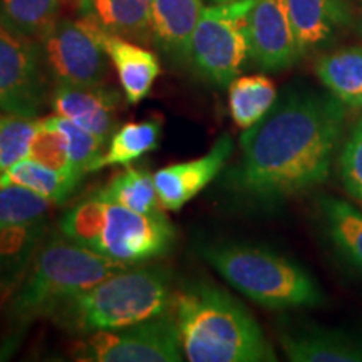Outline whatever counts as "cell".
Here are the masks:
<instances>
[{"mask_svg":"<svg viewBox=\"0 0 362 362\" xmlns=\"http://www.w3.org/2000/svg\"><path fill=\"white\" fill-rule=\"evenodd\" d=\"M346 123L332 94L292 93L240 136V161L228 181L260 202H277L322 185Z\"/></svg>","mask_w":362,"mask_h":362,"instance_id":"obj_1","label":"cell"},{"mask_svg":"<svg viewBox=\"0 0 362 362\" xmlns=\"http://www.w3.org/2000/svg\"><path fill=\"white\" fill-rule=\"evenodd\" d=\"M173 315L187 361H277L274 347L250 312L214 284L181 285L176 291Z\"/></svg>","mask_w":362,"mask_h":362,"instance_id":"obj_2","label":"cell"},{"mask_svg":"<svg viewBox=\"0 0 362 362\" xmlns=\"http://www.w3.org/2000/svg\"><path fill=\"white\" fill-rule=\"evenodd\" d=\"M176 291L161 265H134L116 272L89 291L67 298L51 319L72 334L119 329L173 314Z\"/></svg>","mask_w":362,"mask_h":362,"instance_id":"obj_3","label":"cell"},{"mask_svg":"<svg viewBox=\"0 0 362 362\" xmlns=\"http://www.w3.org/2000/svg\"><path fill=\"white\" fill-rule=\"evenodd\" d=\"M129 265L61 237L45 238L8 302V315L24 325L51 317L67 298L89 291Z\"/></svg>","mask_w":362,"mask_h":362,"instance_id":"obj_4","label":"cell"},{"mask_svg":"<svg viewBox=\"0 0 362 362\" xmlns=\"http://www.w3.org/2000/svg\"><path fill=\"white\" fill-rule=\"evenodd\" d=\"M200 255L233 288L265 309L285 310L324 304L322 288L309 272L270 248L218 242L200 247Z\"/></svg>","mask_w":362,"mask_h":362,"instance_id":"obj_5","label":"cell"},{"mask_svg":"<svg viewBox=\"0 0 362 362\" xmlns=\"http://www.w3.org/2000/svg\"><path fill=\"white\" fill-rule=\"evenodd\" d=\"M255 0H232L203 8L189 45V59L208 83L228 86L250 54L248 13Z\"/></svg>","mask_w":362,"mask_h":362,"instance_id":"obj_6","label":"cell"},{"mask_svg":"<svg viewBox=\"0 0 362 362\" xmlns=\"http://www.w3.org/2000/svg\"><path fill=\"white\" fill-rule=\"evenodd\" d=\"M74 357L88 362H178L185 354L175 315L166 314L88 334L76 344Z\"/></svg>","mask_w":362,"mask_h":362,"instance_id":"obj_7","label":"cell"},{"mask_svg":"<svg viewBox=\"0 0 362 362\" xmlns=\"http://www.w3.org/2000/svg\"><path fill=\"white\" fill-rule=\"evenodd\" d=\"M103 27L93 16L57 19L42 40L45 59L57 84L99 86L107 78V52L103 45Z\"/></svg>","mask_w":362,"mask_h":362,"instance_id":"obj_8","label":"cell"},{"mask_svg":"<svg viewBox=\"0 0 362 362\" xmlns=\"http://www.w3.org/2000/svg\"><path fill=\"white\" fill-rule=\"evenodd\" d=\"M175 240L176 228L165 211L139 214L107 202L98 253L129 267L143 265L166 255Z\"/></svg>","mask_w":362,"mask_h":362,"instance_id":"obj_9","label":"cell"},{"mask_svg":"<svg viewBox=\"0 0 362 362\" xmlns=\"http://www.w3.org/2000/svg\"><path fill=\"white\" fill-rule=\"evenodd\" d=\"M45 99L37 49L24 34L0 22V111L37 117Z\"/></svg>","mask_w":362,"mask_h":362,"instance_id":"obj_10","label":"cell"},{"mask_svg":"<svg viewBox=\"0 0 362 362\" xmlns=\"http://www.w3.org/2000/svg\"><path fill=\"white\" fill-rule=\"evenodd\" d=\"M250 57L265 71L292 66L300 56L288 19L287 0H255L248 13Z\"/></svg>","mask_w":362,"mask_h":362,"instance_id":"obj_11","label":"cell"},{"mask_svg":"<svg viewBox=\"0 0 362 362\" xmlns=\"http://www.w3.org/2000/svg\"><path fill=\"white\" fill-rule=\"evenodd\" d=\"M232 153V138L230 134H223L205 156L158 170L153 178L163 208L180 211L220 175Z\"/></svg>","mask_w":362,"mask_h":362,"instance_id":"obj_12","label":"cell"},{"mask_svg":"<svg viewBox=\"0 0 362 362\" xmlns=\"http://www.w3.org/2000/svg\"><path fill=\"white\" fill-rule=\"evenodd\" d=\"M51 104L57 116L83 126L103 144H107L115 134L121 96L107 86L57 84Z\"/></svg>","mask_w":362,"mask_h":362,"instance_id":"obj_13","label":"cell"},{"mask_svg":"<svg viewBox=\"0 0 362 362\" xmlns=\"http://www.w3.org/2000/svg\"><path fill=\"white\" fill-rule=\"evenodd\" d=\"M280 346L293 362H362V337L339 329L288 330Z\"/></svg>","mask_w":362,"mask_h":362,"instance_id":"obj_14","label":"cell"},{"mask_svg":"<svg viewBox=\"0 0 362 362\" xmlns=\"http://www.w3.org/2000/svg\"><path fill=\"white\" fill-rule=\"evenodd\" d=\"M101 37L107 57L116 67L126 101L129 104L141 103L160 76L161 67L158 57L141 45L133 44L129 39L117 34L107 33L106 29H103Z\"/></svg>","mask_w":362,"mask_h":362,"instance_id":"obj_15","label":"cell"},{"mask_svg":"<svg viewBox=\"0 0 362 362\" xmlns=\"http://www.w3.org/2000/svg\"><path fill=\"white\" fill-rule=\"evenodd\" d=\"M202 12V0H153L151 34L166 52L187 61Z\"/></svg>","mask_w":362,"mask_h":362,"instance_id":"obj_16","label":"cell"},{"mask_svg":"<svg viewBox=\"0 0 362 362\" xmlns=\"http://www.w3.org/2000/svg\"><path fill=\"white\" fill-rule=\"evenodd\" d=\"M47 220L39 218L0 228V284H19L47 238Z\"/></svg>","mask_w":362,"mask_h":362,"instance_id":"obj_17","label":"cell"},{"mask_svg":"<svg viewBox=\"0 0 362 362\" xmlns=\"http://www.w3.org/2000/svg\"><path fill=\"white\" fill-rule=\"evenodd\" d=\"M300 56L325 42L344 19L341 0H287Z\"/></svg>","mask_w":362,"mask_h":362,"instance_id":"obj_18","label":"cell"},{"mask_svg":"<svg viewBox=\"0 0 362 362\" xmlns=\"http://www.w3.org/2000/svg\"><path fill=\"white\" fill-rule=\"evenodd\" d=\"M315 74L332 96L351 107H362V47L339 49L322 56Z\"/></svg>","mask_w":362,"mask_h":362,"instance_id":"obj_19","label":"cell"},{"mask_svg":"<svg viewBox=\"0 0 362 362\" xmlns=\"http://www.w3.org/2000/svg\"><path fill=\"white\" fill-rule=\"evenodd\" d=\"M103 29L136 42L151 37L153 0H84Z\"/></svg>","mask_w":362,"mask_h":362,"instance_id":"obj_20","label":"cell"},{"mask_svg":"<svg viewBox=\"0 0 362 362\" xmlns=\"http://www.w3.org/2000/svg\"><path fill=\"white\" fill-rule=\"evenodd\" d=\"M83 176L72 171H61L49 168L40 163L24 158L0 173V185H19L27 189L39 193L40 197L51 200L54 205H61L74 193Z\"/></svg>","mask_w":362,"mask_h":362,"instance_id":"obj_21","label":"cell"},{"mask_svg":"<svg viewBox=\"0 0 362 362\" xmlns=\"http://www.w3.org/2000/svg\"><path fill=\"white\" fill-rule=\"evenodd\" d=\"M161 119L151 117L144 121H131L115 131L107 141V149L98 158L93 170L98 171L110 166H128L131 163L153 151L160 144Z\"/></svg>","mask_w":362,"mask_h":362,"instance_id":"obj_22","label":"cell"},{"mask_svg":"<svg viewBox=\"0 0 362 362\" xmlns=\"http://www.w3.org/2000/svg\"><path fill=\"white\" fill-rule=\"evenodd\" d=\"M277 101V88L267 76H240L228 84V106L233 123L252 128Z\"/></svg>","mask_w":362,"mask_h":362,"instance_id":"obj_23","label":"cell"},{"mask_svg":"<svg viewBox=\"0 0 362 362\" xmlns=\"http://www.w3.org/2000/svg\"><path fill=\"white\" fill-rule=\"evenodd\" d=\"M98 194L106 202L139 211V214H160L165 211L158 197L155 178L143 166H124L107 181Z\"/></svg>","mask_w":362,"mask_h":362,"instance_id":"obj_24","label":"cell"},{"mask_svg":"<svg viewBox=\"0 0 362 362\" xmlns=\"http://www.w3.org/2000/svg\"><path fill=\"white\" fill-rule=\"evenodd\" d=\"M320 210L339 252L362 272V208L337 198H322Z\"/></svg>","mask_w":362,"mask_h":362,"instance_id":"obj_25","label":"cell"},{"mask_svg":"<svg viewBox=\"0 0 362 362\" xmlns=\"http://www.w3.org/2000/svg\"><path fill=\"white\" fill-rule=\"evenodd\" d=\"M107 202L94 193L93 197L79 202L74 208L66 211L59 220L61 235L71 242L89 250H99V240L106 223Z\"/></svg>","mask_w":362,"mask_h":362,"instance_id":"obj_26","label":"cell"},{"mask_svg":"<svg viewBox=\"0 0 362 362\" xmlns=\"http://www.w3.org/2000/svg\"><path fill=\"white\" fill-rule=\"evenodd\" d=\"M64 0H0L4 22L24 35L42 37L57 21Z\"/></svg>","mask_w":362,"mask_h":362,"instance_id":"obj_27","label":"cell"},{"mask_svg":"<svg viewBox=\"0 0 362 362\" xmlns=\"http://www.w3.org/2000/svg\"><path fill=\"white\" fill-rule=\"evenodd\" d=\"M37 123V117L0 115V173L29 156Z\"/></svg>","mask_w":362,"mask_h":362,"instance_id":"obj_28","label":"cell"},{"mask_svg":"<svg viewBox=\"0 0 362 362\" xmlns=\"http://www.w3.org/2000/svg\"><path fill=\"white\" fill-rule=\"evenodd\" d=\"M54 203L19 185H0V228L45 218Z\"/></svg>","mask_w":362,"mask_h":362,"instance_id":"obj_29","label":"cell"},{"mask_svg":"<svg viewBox=\"0 0 362 362\" xmlns=\"http://www.w3.org/2000/svg\"><path fill=\"white\" fill-rule=\"evenodd\" d=\"M52 121L62 131V134L66 136L72 173L79 176L90 173L93 165L103 155L104 144L90 131L72 123L67 117L56 115L52 116Z\"/></svg>","mask_w":362,"mask_h":362,"instance_id":"obj_30","label":"cell"},{"mask_svg":"<svg viewBox=\"0 0 362 362\" xmlns=\"http://www.w3.org/2000/svg\"><path fill=\"white\" fill-rule=\"evenodd\" d=\"M27 158L44 166H49V168L71 171L66 136L54 124L52 116L39 119L37 131H35L33 143H30L29 156Z\"/></svg>","mask_w":362,"mask_h":362,"instance_id":"obj_31","label":"cell"},{"mask_svg":"<svg viewBox=\"0 0 362 362\" xmlns=\"http://www.w3.org/2000/svg\"><path fill=\"white\" fill-rule=\"evenodd\" d=\"M339 171L344 188L362 202V119L351 131L339 158Z\"/></svg>","mask_w":362,"mask_h":362,"instance_id":"obj_32","label":"cell"},{"mask_svg":"<svg viewBox=\"0 0 362 362\" xmlns=\"http://www.w3.org/2000/svg\"><path fill=\"white\" fill-rule=\"evenodd\" d=\"M215 2H220L221 4V2H232V0H215Z\"/></svg>","mask_w":362,"mask_h":362,"instance_id":"obj_33","label":"cell"}]
</instances>
